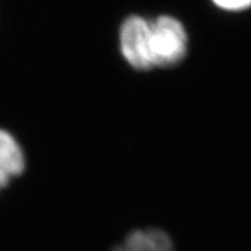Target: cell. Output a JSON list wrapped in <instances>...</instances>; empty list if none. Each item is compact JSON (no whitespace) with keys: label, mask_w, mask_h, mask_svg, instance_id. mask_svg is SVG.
Returning a JSON list of instances; mask_svg holds the SVG:
<instances>
[{"label":"cell","mask_w":251,"mask_h":251,"mask_svg":"<svg viewBox=\"0 0 251 251\" xmlns=\"http://www.w3.org/2000/svg\"><path fill=\"white\" fill-rule=\"evenodd\" d=\"M25 168V152L17 137L0 127V191L21 176Z\"/></svg>","instance_id":"3"},{"label":"cell","mask_w":251,"mask_h":251,"mask_svg":"<svg viewBox=\"0 0 251 251\" xmlns=\"http://www.w3.org/2000/svg\"><path fill=\"white\" fill-rule=\"evenodd\" d=\"M119 48L127 64L138 72L152 70L150 45V18L131 14L119 28Z\"/></svg>","instance_id":"2"},{"label":"cell","mask_w":251,"mask_h":251,"mask_svg":"<svg viewBox=\"0 0 251 251\" xmlns=\"http://www.w3.org/2000/svg\"><path fill=\"white\" fill-rule=\"evenodd\" d=\"M113 251H175V244L162 229L145 227L130 232Z\"/></svg>","instance_id":"4"},{"label":"cell","mask_w":251,"mask_h":251,"mask_svg":"<svg viewBox=\"0 0 251 251\" xmlns=\"http://www.w3.org/2000/svg\"><path fill=\"white\" fill-rule=\"evenodd\" d=\"M150 45L153 69L177 66L187 54V31L180 20L169 14L150 18Z\"/></svg>","instance_id":"1"},{"label":"cell","mask_w":251,"mask_h":251,"mask_svg":"<svg viewBox=\"0 0 251 251\" xmlns=\"http://www.w3.org/2000/svg\"><path fill=\"white\" fill-rule=\"evenodd\" d=\"M216 7L226 11H243L251 7V0H211Z\"/></svg>","instance_id":"5"}]
</instances>
